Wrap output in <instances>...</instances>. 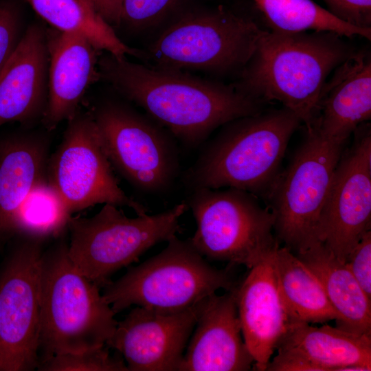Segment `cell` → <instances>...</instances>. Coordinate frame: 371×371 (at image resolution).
Listing matches in <instances>:
<instances>
[{
  "instance_id": "obj_6",
  "label": "cell",
  "mask_w": 371,
  "mask_h": 371,
  "mask_svg": "<svg viewBox=\"0 0 371 371\" xmlns=\"http://www.w3.org/2000/svg\"><path fill=\"white\" fill-rule=\"evenodd\" d=\"M117 207L105 203L91 217L72 215L67 225L69 259L100 288L110 282L113 273L137 261L148 249L176 236L188 205L179 203L160 213L134 218Z\"/></svg>"
},
{
  "instance_id": "obj_28",
  "label": "cell",
  "mask_w": 371,
  "mask_h": 371,
  "mask_svg": "<svg viewBox=\"0 0 371 371\" xmlns=\"http://www.w3.org/2000/svg\"><path fill=\"white\" fill-rule=\"evenodd\" d=\"M181 0H124L120 24L144 30L159 23Z\"/></svg>"
},
{
  "instance_id": "obj_25",
  "label": "cell",
  "mask_w": 371,
  "mask_h": 371,
  "mask_svg": "<svg viewBox=\"0 0 371 371\" xmlns=\"http://www.w3.org/2000/svg\"><path fill=\"white\" fill-rule=\"evenodd\" d=\"M271 30L331 32L341 36L371 38V30L338 19L313 0H253Z\"/></svg>"
},
{
  "instance_id": "obj_4",
  "label": "cell",
  "mask_w": 371,
  "mask_h": 371,
  "mask_svg": "<svg viewBox=\"0 0 371 371\" xmlns=\"http://www.w3.org/2000/svg\"><path fill=\"white\" fill-rule=\"evenodd\" d=\"M39 362L61 353L106 345L115 330V313L100 287L82 274L60 243L41 261Z\"/></svg>"
},
{
  "instance_id": "obj_23",
  "label": "cell",
  "mask_w": 371,
  "mask_h": 371,
  "mask_svg": "<svg viewBox=\"0 0 371 371\" xmlns=\"http://www.w3.org/2000/svg\"><path fill=\"white\" fill-rule=\"evenodd\" d=\"M275 265L280 297L291 323L340 321L317 277L294 252L279 245Z\"/></svg>"
},
{
  "instance_id": "obj_13",
  "label": "cell",
  "mask_w": 371,
  "mask_h": 371,
  "mask_svg": "<svg viewBox=\"0 0 371 371\" xmlns=\"http://www.w3.org/2000/svg\"><path fill=\"white\" fill-rule=\"evenodd\" d=\"M342 153L322 208L317 238L342 262L371 224V131L367 123L354 132Z\"/></svg>"
},
{
  "instance_id": "obj_10",
  "label": "cell",
  "mask_w": 371,
  "mask_h": 371,
  "mask_svg": "<svg viewBox=\"0 0 371 371\" xmlns=\"http://www.w3.org/2000/svg\"><path fill=\"white\" fill-rule=\"evenodd\" d=\"M47 178L71 214L105 203L126 206L137 215L148 212L120 188L92 113L78 112L67 121L63 140L49 157Z\"/></svg>"
},
{
  "instance_id": "obj_31",
  "label": "cell",
  "mask_w": 371,
  "mask_h": 371,
  "mask_svg": "<svg viewBox=\"0 0 371 371\" xmlns=\"http://www.w3.org/2000/svg\"><path fill=\"white\" fill-rule=\"evenodd\" d=\"M327 10L341 21L371 30V0H323Z\"/></svg>"
},
{
  "instance_id": "obj_19",
  "label": "cell",
  "mask_w": 371,
  "mask_h": 371,
  "mask_svg": "<svg viewBox=\"0 0 371 371\" xmlns=\"http://www.w3.org/2000/svg\"><path fill=\"white\" fill-rule=\"evenodd\" d=\"M46 28L30 25L0 74V126L43 116L48 95Z\"/></svg>"
},
{
  "instance_id": "obj_15",
  "label": "cell",
  "mask_w": 371,
  "mask_h": 371,
  "mask_svg": "<svg viewBox=\"0 0 371 371\" xmlns=\"http://www.w3.org/2000/svg\"><path fill=\"white\" fill-rule=\"evenodd\" d=\"M236 286L221 295L214 293L199 302L196 324L179 371H247L254 368V360L242 334Z\"/></svg>"
},
{
  "instance_id": "obj_11",
  "label": "cell",
  "mask_w": 371,
  "mask_h": 371,
  "mask_svg": "<svg viewBox=\"0 0 371 371\" xmlns=\"http://www.w3.org/2000/svg\"><path fill=\"white\" fill-rule=\"evenodd\" d=\"M42 243L21 238L0 275V371L38 366Z\"/></svg>"
},
{
  "instance_id": "obj_16",
  "label": "cell",
  "mask_w": 371,
  "mask_h": 371,
  "mask_svg": "<svg viewBox=\"0 0 371 371\" xmlns=\"http://www.w3.org/2000/svg\"><path fill=\"white\" fill-rule=\"evenodd\" d=\"M277 247L249 269L236 289L243 339L258 371L266 370L291 324L278 286Z\"/></svg>"
},
{
  "instance_id": "obj_32",
  "label": "cell",
  "mask_w": 371,
  "mask_h": 371,
  "mask_svg": "<svg viewBox=\"0 0 371 371\" xmlns=\"http://www.w3.org/2000/svg\"><path fill=\"white\" fill-rule=\"evenodd\" d=\"M110 25H120L124 0H86Z\"/></svg>"
},
{
  "instance_id": "obj_21",
  "label": "cell",
  "mask_w": 371,
  "mask_h": 371,
  "mask_svg": "<svg viewBox=\"0 0 371 371\" xmlns=\"http://www.w3.org/2000/svg\"><path fill=\"white\" fill-rule=\"evenodd\" d=\"M45 138L16 135L0 141V241L13 235L17 212L32 189L47 177Z\"/></svg>"
},
{
  "instance_id": "obj_5",
  "label": "cell",
  "mask_w": 371,
  "mask_h": 371,
  "mask_svg": "<svg viewBox=\"0 0 371 371\" xmlns=\"http://www.w3.org/2000/svg\"><path fill=\"white\" fill-rule=\"evenodd\" d=\"M229 265L218 269L190 241L174 236L158 254L130 268L104 286L102 296L115 314L133 306L175 312L195 306L219 289L238 284Z\"/></svg>"
},
{
  "instance_id": "obj_27",
  "label": "cell",
  "mask_w": 371,
  "mask_h": 371,
  "mask_svg": "<svg viewBox=\"0 0 371 371\" xmlns=\"http://www.w3.org/2000/svg\"><path fill=\"white\" fill-rule=\"evenodd\" d=\"M40 371H128L123 358L112 355L106 345L54 355L39 363Z\"/></svg>"
},
{
  "instance_id": "obj_30",
  "label": "cell",
  "mask_w": 371,
  "mask_h": 371,
  "mask_svg": "<svg viewBox=\"0 0 371 371\" xmlns=\"http://www.w3.org/2000/svg\"><path fill=\"white\" fill-rule=\"evenodd\" d=\"M345 264L363 291L371 300V230L350 251Z\"/></svg>"
},
{
  "instance_id": "obj_20",
  "label": "cell",
  "mask_w": 371,
  "mask_h": 371,
  "mask_svg": "<svg viewBox=\"0 0 371 371\" xmlns=\"http://www.w3.org/2000/svg\"><path fill=\"white\" fill-rule=\"evenodd\" d=\"M371 118V57L354 52L337 66L321 91L310 128L340 143Z\"/></svg>"
},
{
  "instance_id": "obj_7",
  "label": "cell",
  "mask_w": 371,
  "mask_h": 371,
  "mask_svg": "<svg viewBox=\"0 0 371 371\" xmlns=\"http://www.w3.org/2000/svg\"><path fill=\"white\" fill-rule=\"evenodd\" d=\"M196 228L189 239L205 259L251 269L279 245L274 217L250 192L232 188L192 190Z\"/></svg>"
},
{
  "instance_id": "obj_8",
  "label": "cell",
  "mask_w": 371,
  "mask_h": 371,
  "mask_svg": "<svg viewBox=\"0 0 371 371\" xmlns=\"http://www.w3.org/2000/svg\"><path fill=\"white\" fill-rule=\"evenodd\" d=\"M262 31L251 19L218 8L180 18L149 45L147 54L156 67L226 74L244 69Z\"/></svg>"
},
{
  "instance_id": "obj_3",
  "label": "cell",
  "mask_w": 371,
  "mask_h": 371,
  "mask_svg": "<svg viewBox=\"0 0 371 371\" xmlns=\"http://www.w3.org/2000/svg\"><path fill=\"white\" fill-rule=\"evenodd\" d=\"M301 124L284 106L225 124L185 175L186 185L192 190L236 188L265 199Z\"/></svg>"
},
{
  "instance_id": "obj_1",
  "label": "cell",
  "mask_w": 371,
  "mask_h": 371,
  "mask_svg": "<svg viewBox=\"0 0 371 371\" xmlns=\"http://www.w3.org/2000/svg\"><path fill=\"white\" fill-rule=\"evenodd\" d=\"M100 78L142 107L188 147H196L217 128L263 110V102L236 85L203 80L179 70L146 67L106 54Z\"/></svg>"
},
{
  "instance_id": "obj_18",
  "label": "cell",
  "mask_w": 371,
  "mask_h": 371,
  "mask_svg": "<svg viewBox=\"0 0 371 371\" xmlns=\"http://www.w3.org/2000/svg\"><path fill=\"white\" fill-rule=\"evenodd\" d=\"M48 95L41 119L50 131L78 112L89 87L100 78L97 49L85 38L46 28Z\"/></svg>"
},
{
  "instance_id": "obj_12",
  "label": "cell",
  "mask_w": 371,
  "mask_h": 371,
  "mask_svg": "<svg viewBox=\"0 0 371 371\" xmlns=\"http://www.w3.org/2000/svg\"><path fill=\"white\" fill-rule=\"evenodd\" d=\"M113 166L136 188L168 189L179 169L177 148L161 128L129 108L107 102L92 113Z\"/></svg>"
},
{
  "instance_id": "obj_2",
  "label": "cell",
  "mask_w": 371,
  "mask_h": 371,
  "mask_svg": "<svg viewBox=\"0 0 371 371\" xmlns=\"http://www.w3.org/2000/svg\"><path fill=\"white\" fill-rule=\"evenodd\" d=\"M343 37L331 32L263 30L236 86L263 103H281L308 129L324 83L355 52Z\"/></svg>"
},
{
  "instance_id": "obj_22",
  "label": "cell",
  "mask_w": 371,
  "mask_h": 371,
  "mask_svg": "<svg viewBox=\"0 0 371 371\" xmlns=\"http://www.w3.org/2000/svg\"><path fill=\"white\" fill-rule=\"evenodd\" d=\"M295 254L320 281L340 317L337 327L356 334L371 335V300L346 264L319 240Z\"/></svg>"
},
{
  "instance_id": "obj_14",
  "label": "cell",
  "mask_w": 371,
  "mask_h": 371,
  "mask_svg": "<svg viewBox=\"0 0 371 371\" xmlns=\"http://www.w3.org/2000/svg\"><path fill=\"white\" fill-rule=\"evenodd\" d=\"M199 304L175 312L136 306L117 322L106 346L121 355L128 371H179Z\"/></svg>"
},
{
  "instance_id": "obj_24",
  "label": "cell",
  "mask_w": 371,
  "mask_h": 371,
  "mask_svg": "<svg viewBox=\"0 0 371 371\" xmlns=\"http://www.w3.org/2000/svg\"><path fill=\"white\" fill-rule=\"evenodd\" d=\"M52 27L81 36L97 49L118 58L140 52L126 45L86 0H25Z\"/></svg>"
},
{
  "instance_id": "obj_29",
  "label": "cell",
  "mask_w": 371,
  "mask_h": 371,
  "mask_svg": "<svg viewBox=\"0 0 371 371\" xmlns=\"http://www.w3.org/2000/svg\"><path fill=\"white\" fill-rule=\"evenodd\" d=\"M23 32L16 8L0 2V74L16 49Z\"/></svg>"
},
{
  "instance_id": "obj_9",
  "label": "cell",
  "mask_w": 371,
  "mask_h": 371,
  "mask_svg": "<svg viewBox=\"0 0 371 371\" xmlns=\"http://www.w3.org/2000/svg\"><path fill=\"white\" fill-rule=\"evenodd\" d=\"M344 144L313 128L306 130L304 141L265 197L277 238L294 253L319 240L320 214Z\"/></svg>"
},
{
  "instance_id": "obj_17",
  "label": "cell",
  "mask_w": 371,
  "mask_h": 371,
  "mask_svg": "<svg viewBox=\"0 0 371 371\" xmlns=\"http://www.w3.org/2000/svg\"><path fill=\"white\" fill-rule=\"evenodd\" d=\"M268 371H337L350 365L371 368V335L337 327L291 323Z\"/></svg>"
},
{
  "instance_id": "obj_26",
  "label": "cell",
  "mask_w": 371,
  "mask_h": 371,
  "mask_svg": "<svg viewBox=\"0 0 371 371\" xmlns=\"http://www.w3.org/2000/svg\"><path fill=\"white\" fill-rule=\"evenodd\" d=\"M72 215L46 177L32 189L20 206L13 235L41 242L58 237L67 229Z\"/></svg>"
},
{
  "instance_id": "obj_33",
  "label": "cell",
  "mask_w": 371,
  "mask_h": 371,
  "mask_svg": "<svg viewBox=\"0 0 371 371\" xmlns=\"http://www.w3.org/2000/svg\"><path fill=\"white\" fill-rule=\"evenodd\" d=\"M371 368L362 365H350L341 367L337 371H370Z\"/></svg>"
}]
</instances>
